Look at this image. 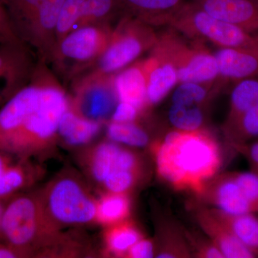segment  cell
I'll list each match as a JSON object with an SVG mask.
<instances>
[{"label":"cell","mask_w":258,"mask_h":258,"mask_svg":"<svg viewBox=\"0 0 258 258\" xmlns=\"http://www.w3.org/2000/svg\"><path fill=\"white\" fill-rule=\"evenodd\" d=\"M70 95L50 66L38 60L31 81L0 107V151L45 160L58 144Z\"/></svg>","instance_id":"cell-1"},{"label":"cell","mask_w":258,"mask_h":258,"mask_svg":"<svg viewBox=\"0 0 258 258\" xmlns=\"http://www.w3.org/2000/svg\"><path fill=\"white\" fill-rule=\"evenodd\" d=\"M0 240L24 257H76L84 255L83 241L55 230L40 208L36 191L20 192L8 200L0 227Z\"/></svg>","instance_id":"cell-2"},{"label":"cell","mask_w":258,"mask_h":258,"mask_svg":"<svg viewBox=\"0 0 258 258\" xmlns=\"http://www.w3.org/2000/svg\"><path fill=\"white\" fill-rule=\"evenodd\" d=\"M158 174L178 189L201 195L205 185L222 164L220 148L211 134L203 129L169 132L153 144Z\"/></svg>","instance_id":"cell-3"},{"label":"cell","mask_w":258,"mask_h":258,"mask_svg":"<svg viewBox=\"0 0 258 258\" xmlns=\"http://www.w3.org/2000/svg\"><path fill=\"white\" fill-rule=\"evenodd\" d=\"M36 195L44 217L55 230L97 224L98 200L84 179L73 169L61 171Z\"/></svg>","instance_id":"cell-4"},{"label":"cell","mask_w":258,"mask_h":258,"mask_svg":"<svg viewBox=\"0 0 258 258\" xmlns=\"http://www.w3.org/2000/svg\"><path fill=\"white\" fill-rule=\"evenodd\" d=\"M64 0H6L20 40L50 66L57 45V20Z\"/></svg>","instance_id":"cell-5"},{"label":"cell","mask_w":258,"mask_h":258,"mask_svg":"<svg viewBox=\"0 0 258 258\" xmlns=\"http://www.w3.org/2000/svg\"><path fill=\"white\" fill-rule=\"evenodd\" d=\"M111 24H91L75 29L56 45L50 66L62 83L72 82L96 63L109 43Z\"/></svg>","instance_id":"cell-6"},{"label":"cell","mask_w":258,"mask_h":258,"mask_svg":"<svg viewBox=\"0 0 258 258\" xmlns=\"http://www.w3.org/2000/svg\"><path fill=\"white\" fill-rule=\"evenodd\" d=\"M157 39L158 35L152 25L132 15L123 14L113 28L104 53L84 74L113 76L133 63L144 52L152 50Z\"/></svg>","instance_id":"cell-7"},{"label":"cell","mask_w":258,"mask_h":258,"mask_svg":"<svg viewBox=\"0 0 258 258\" xmlns=\"http://www.w3.org/2000/svg\"><path fill=\"white\" fill-rule=\"evenodd\" d=\"M169 25L191 40L211 42L220 48H258V34L212 16L192 1L188 2L176 13Z\"/></svg>","instance_id":"cell-8"},{"label":"cell","mask_w":258,"mask_h":258,"mask_svg":"<svg viewBox=\"0 0 258 258\" xmlns=\"http://www.w3.org/2000/svg\"><path fill=\"white\" fill-rule=\"evenodd\" d=\"M152 50L174 66L180 83H212L218 78L215 55L203 42L184 37L173 28L158 35Z\"/></svg>","instance_id":"cell-9"},{"label":"cell","mask_w":258,"mask_h":258,"mask_svg":"<svg viewBox=\"0 0 258 258\" xmlns=\"http://www.w3.org/2000/svg\"><path fill=\"white\" fill-rule=\"evenodd\" d=\"M113 79V76L81 75L71 82L70 107L88 119L105 123L118 103Z\"/></svg>","instance_id":"cell-10"},{"label":"cell","mask_w":258,"mask_h":258,"mask_svg":"<svg viewBox=\"0 0 258 258\" xmlns=\"http://www.w3.org/2000/svg\"><path fill=\"white\" fill-rule=\"evenodd\" d=\"M38 59L26 45H0V107L31 81Z\"/></svg>","instance_id":"cell-11"},{"label":"cell","mask_w":258,"mask_h":258,"mask_svg":"<svg viewBox=\"0 0 258 258\" xmlns=\"http://www.w3.org/2000/svg\"><path fill=\"white\" fill-rule=\"evenodd\" d=\"M45 169L32 159L0 151V199L10 200L43 177Z\"/></svg>","instance_id":"cell-12"},{"label":"cell","mask_w":258,"mask_h":258,"mask_svg":"<svg viewBox=\"0 0 258 258\" xmlns=\"http://www.w3.org/2000/svg\"><path fill=\"white\" fill-rule=\"evenodd\" d=\"M200 196L219 210L232 214L257 213L241 191L232 173L223 174L207 183Z\"/></svg>","instance_id":"cell-13"},{"label":"cell","mask_w":258,"mask_h":258,"mask_svg":"<svg viewBox=\"0 0 258 258\" xmlns=\"http://www.w3.org/2000/svg\"><path fill=\"white\" fill-rule=\"evenodd\" d=\"M212 16L258 34V4L250 0L192 1Z\"/></svg>","instance_id":"cell-14"},{"label":"cell","mask_w":258,"mask_h":258,"mask_svg":"<svg viewBox=\"0 0 258 258\" xmlns=\"http://www.w3.org/2000/svg\"><path fill=\"white\" fill-rule=\"evenodd\" d=\"M215 56L219 76L223 81L235 83L258 76L257 47L220 48Z\"/></svg>","instance_id":"cell-15"},{"label":"cell","mask_w":258,"mask_h":258,"mask_svg":"<svg viewBox=\"0 0 258 258\" xmlns=\"http://www.w3.org/2000/svg\"><path fill=\"white\" fill-rule=\"evenodd\" d=\"M147 79V99L149 106L162 101L169 91L179 83L175 68L155 51L141 60Z\"/></svg>","instance_id":"cell-16"},{"label":"cell","mask_w":258,"mask_h":258,"mask_svg":"<svg viewBox=\"0 0 258 258\" xmlns=\"http://www.w3.org/2000/svg\"><path fill=\"white\" fill-rule=\"evenodd\" d=\"M113 87L118 102H126L137 107L143 114L149 108L147 79L141 60L113 75Z\"/></svg>","instance_id":"cell-17"},{"label":"cell","mask_w":258,"mask_h":258,"mask_svg":"<svg viewBox=\"0 0 258 258\" xmlns=\"http://www.w3.org/2000/svg\"><path fill=\"white\" fill-rule=\"evenodd\" d=\"M103 123L88 119L69 105L59 121L58 144L61 142L68 147H86L100 134Z\"/></svg>","instance_id":"cell-18"},{"label":"cell","mask_w":258,"mask_h":258,"mask_svg":"<svg viewBox=\"0 0 258 258\" xmlns=\"http://www.w3.org/2000/svg\"><path fill=\"white\" fill-rule=\"evenodd\" d=\"M124 14L132 15L152 26L169 25L187 0H118Z\"/></svg>","instance_id":"cell-19"},{"label":"cell","mask_w":258,"mask_h":258,"mask_svg":"<svg viewBox=\"0 0 258 258\" xmlns=\"http://www.w3.org/2000/svg\"><path fill=\"white\" fill-rule=\"evenodd\" d=\"M197 220L204 232L211 239L212 243L221 251L227 258H252L255 254L231 234L208 209H200L197 213Z\"/></svg>","instance_id":"cell-20"},{"label":"cell","mask_w":258,"mask_h":258,"mask_svg":"<svg viewBox=\"0 0 258 258\" xmlns=\"http://www.w3.org/2000/svg\"><path fill=\"white\" fill-rule=\"evenodd\" d=\"M208 210L237 240L258 255V217L254 213L232 215L219 209Z\"/></svg>","instance_id":"cell-21"},{"label":"cell","mask_w":258,"mask_h":258,"mask_svg":"<svg viewBox=\"0 0 258 258\" xmlns=\"http://www.w3.org/2000/svg\"><path fill=\"white\" fill-rule=\"evenodd\" d=\"M143 237L138 227L128 219L105 227L103 234V251L106 255L125 257L129 249Z\"/></svg>","instance_id":"cell-22"},{"label":"cell","mask_w":258,"mask_h":258,"mask_svg":"<svg viewBox=\"0 0 258 258\" xmlns=\"http://www.w3.org/2000/svg\"><path fill=\"white\" fill-rule=\"evenodd\" d=\"M131 210L128 195L102 193L97 203V224L106 227L125 221L130 216Z\"/></svg>","instance_id":"cell-23"},{"label":"cell","mask_w":258,"mask_h":258,"mask_svg":"<svg viewBox=\"0 0 258 258\" xmlns=\"http://www.w3.org/2000/svg\"><path fill=\"white\" fill-rule=\"evenodd\" d=\"M258 100V76L235 83L231 93L230 111L224 128L230 126Z\"/></svg>","instance_id":"cell-24"},{"label":"cell","mask_w":258,"mask_h":258,"mask_svg":"<svg viewBox=\"0 0 258 258\" xmlns=\"http://www.w3.org/2000/svg\"><path fill=\"white\" fill-rule=\"evenodd\" d=\"M106 136L112 142L134 147H144L149 143V136L137 121L118 123L110 120Z\"/></svg>","instance_id":"cell-25"},{"label":"cell","mask_w":258,"mask_h":258,"mask_svg":"<svg viewBox=\"0 0 258 258\" xmlns=\"http://www.w3.org/2000/svg\"><path fill=\"white\" fill-rule=\"evenodd\" d=\"M119 12L123 11L118 0H85L83 15L77 28L91 24H111Z\"/></svg>","instance_id":"cell-26"},{"label":"cell","mask_w":258,"mask_h":258,"mask_svg":"<svg viewBox=\"0 0 258 258\" xmlns=\"http://www.w3.org/2000/svg\"><path fill=\"white\" fill-rule=\"evenodd\" d=\"M233 145L246 143L258 137V100L230 126L224 128Z\"/></svg>","instance_id":"cell-27"},{"label":"cell","mask_w":258,"mask_h":258,"mask_svg":"<svg viewBox=\"0 0 258 258\" xmlns=\"http://www.w3.org/2000/svg\"><path fill=\"white\" fill-rule=\"evenodd\" d=\"M169 120L177 130L192 132L201 129L205 116L199 105L172 104L169 111Z\"/></svg>","instance_id":"cell-28"},{"label":"cell","mask_w":258,"mask_h":258,"mask_svg":"<svg viewBox=\"0 0 258 258\" xmlns=\"http://www.w3.org/2000/svg\"><path fill=\"white\" fill-rule=\"evenodd\" d=\"M85 0H64L57 20V42L77 28L83 15Z\"/></svg>","instance_id":"cell-29"},{"label":"cell","mask_w":258,"mask_h":258,"mask_svg":"<svg viewBox=\"0 0 258 258\" xmlns=\"http://www.w3.org/2000/svg\"><path fill=\"white\" fill-rule=\"evenodd\" d=\"M211 83L185 82L180 83L173 93L172 104L200 105L206 101Z\"/></svg>","instance_id":"cell-30"},{"label":"cell","mask_w":258,"mask_h":258,"mask_svg":"<svg viewBox=\"0 0 258 258\" xmlns=\"http://www.w3.org/2000/svg\"><path fill=\"white\" fill-rule=\"evenodd\" d=\"M143 172L126 170L115 171L111 173L102 183L99 189L102 193L126 194L138 184Z\"/></svg>","instance_id":"cell-31"},{"label":"cell","mask_w":258,"mask_h":258,"mask_svg":"<svg viewBox=\"0 0 258 258\" xmlns=\"http://www.w3.org/2000/svg\"><path fill=\"white\" fill-rule=\"evenodd\" d=\"M234 179L244 197L258 212V174L251 172L232 173Z\"/></svg>","instance_id":"cell-32"},{"label":"cell","mask_w":258,"mask_h":258,"mask_svg":"<svg viewBox=\"0 0 258 258\" xmlns=\"http://www.w3.org/2000/svg\"><path fill=\"white\" fill-rule=\"evenodd\" d=\"M21 42H23L17 34L10 18L6 0H0V45Z\"/></svg>","instance_id":"cell-33"},{"label":"cell","mask_w":258,"mask_h":258,"mask_svg":"<svg viewBox=\"0 0 258 258\" xmlns=\"http://www.w3.org/2000/svg\"><path fill=\"white\" fill-rule=\"evenodd\" d=\"M137 107L126 102H118L112 113L110 120L118 123L137 121L142 115Z\"/></svg>","instance_id":"cell-34"},{"label":"cell","mask_w":258,"mask_h":258,"mask_svg":"<svg viewBox=\"0 0 258 258\" xmlns=\"http://www.w3.org/2000/svg\"><path fill=\"white\" fill-rule=\"evenodd\" d=\"M155 244L149 239L142 238L129 249L127 258H151L155 255Z\"/></svg>","instance_id":"cell-35"},{"label":"cell","mask_w":258,"mask_h":258,"mask_svg":"<svg viewBox=\"0 0 258 258\" xmlns=\"http://www.w3.org/2000/svg\"><path fill=\"white\" fill-rule=\"evenodd\" d=\"M239 149L240 152L248 159L249 164L254 169L258 166V141L247 145V144H236L234 145Z\"/></svg>","instance_id":"cell-36"},{"label":"cell","mask_w":258,"mask_h":258,"mask_svg":"<svg viewBox=\"0 0 258 258\" xmlns=\"http://www.w3.org/2000/svg\"><path fill=\"white\" fill-rule=\"evenodd\" d=\"M0 258H21L18 251L0 240Z\"/></svg>","instance_id":"cell-37"},{"label":"cell","mask_w":258,"mask_h":258,"mask_svg":"<svg viewBox=\"0 0 258 258\" xmlns=\"http://www.w3.org/2000/svg\"><path fill=\"white\" fill-rule=\"evenodd\" d=\"M8 200L0 199V227H1L2 220H3V215H4L5 206H6Z\"/></svg>","instance_id":"cell-38"},{"label":"cell","mask_w":258,"mask_h":258,"mask_svg":"<svg viewBox=\"0 0 258 258\" xmlns=\"http://www.w3.org/2000/svg\"><path fill=\"white\" fill-rule=\"evenodd\" d=\"M254 172L257 173L258 174V166L257 168H255V169H252Z\"/></svg>","instance_id":"cell-39"},{"label":"cell","mask_w":258,"mask_h":258,"mask_svg":"<svg viewBox=\"0 0 258 258\" xmlns=\"http://www.w3.org/2000/svg\"><path fill=\"white\" fill-rule=\"evenodd\" d=\"M250 1L253 2V3H257V4H258V0H250Z\"/></svg>","instance_id":"cell-40"}]
</instances>
